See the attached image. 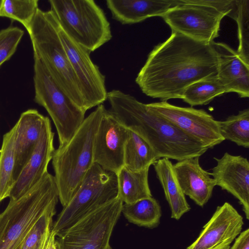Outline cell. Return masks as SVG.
I'll return each mask as SVG.
<instances>
[{"instance_id": "9a60e30c", "label": "cell", "mask_w": 249, "mask_h": 249, "mask_svg": "<svg viewBox=\"0 0 249 249\" xmlns=\"http://www.w3.org/2000/svg\"><path fill=\"white\" fill-rule=\"evenodd\" d=\"M216 165L210 173L216 185L239 201L247 219H249V162L241 156L228 152L220 159L213 158Z\"/></svg>"}, {"instance_id": "cb8c5ba5", "label": "cell", "mask_w": 249, "mask_h": 249, "mask_svg": "<svg viewBox=\"0 0 249 249\" xmlns=\"http://www.w3.org/2000/svg\"><path fill=\"white\" fill-rule=\"evenodd\" d=\"M16 131L15 125L3 136L0 150V202L9 197L14 185Z\"/></svg>"}, {"instance_id": "4dcf8cb0", "label": "cell", "mask_w": 249, "mask_h": 249, "mask_svg": "<svg viewBox=\"0 0 249 249\" xmlns=\"http://www.w3.org/2000/svg\"><path fill=\"white\" fill-rule=\"evenodd\" d=\"M24 32L16 26H9L0 31V67L16 52Z\"/></svg>"}, {"instance_id": "7c38bea8", "label": "cell", "mask_w": 249, "mask_h": 249, "mask_svg": "<svg viewBox=\"0 0 249 249\" xmlns=\"http://www.w3.org/2000/svg\"><path fill=\"white\" fill-rule=\"evenodd\" d=\"M58 32L79 82L86 110L102 104L107 98L105 76L91 60L90 52L71 39L59 25Z\"/></svg>"}, {"instance_id": "8fae6325", "label": "cell", "mask_w": 249, "mask_h": 249, "mask_svg": "<svg viewBox=\"0 0 249 249\" xmlns=\"http://www.w3.org/2000/svg\"><path fill=\"white\" fill-rule=\"evenodd\" d=\"M146 106L151 112L170 121L209 149L225 140L220 132L218 121L204 109L178 107L167 101L146 104Z\"/></svg>"}, {"instance_id": "83f0119b", "label": "cell", "mask_w": 249, "mask_h": 249, "mask_svg": "<svg viewBox=\"0 0 249 249\" xmlns=\"http://www.w3.org/2000/svg\"><path fill=\"white\" fill-rule=\"evenodd\" d=\"M58 201L51 204L37 219L19 249H44L52 227Z\"/></svg>"}, {"instance_id": "44dd1931", "label": "cell", "mask_w": 249, "mask_h": 249, "mask_svg": "<svg viewBox=\"0 0 249 249\" xmlns=\"http://www.w3.org/2000/svg\"><path fill=\"white\" fill-rule=\"evenodd\" d=\"M171 210V217L179 220L191 210L177 179L173 164L168 159H158L153 164Z\"/></svg>"}, {"instance_id": "5b68a950", "label": "cell", "mask_w": 249, "mask_h": 249, "mask_svg": "<svg viewBox=\"0 0 249 249\" xmlns=\"http://www.w3.org/2000/svg\"><path fill=\"white\" fill-rule=\"evenodd\" d=\"M58 199L54 176L48 172L22 196L10 200L0 213V249H19L37 219Z\"/></svg>"}, {"instance_id": "ba28073f", "label": "cell", "mask_w": 249, "mask_h": 249, "mask_svg": "<svg viewBox=\"0 0 249 249\" xmlns=\"http://www.w3.org/2000/svg\"><path fill=\"white\" fill-rule=\"evenodd\" d=\"M34 101L51 117L58 134V147H62L83 123L86 112L61 89L42 61L34 55Z\"/></svg>"}, {"instance_id": "603a6c76", "label": "cell", "mask_w": 249, "mask_h": 249, "mask_svg": "<svg viewBox=\"0 0 249 249\" xmlns=\"http://www.w3.org/2000/svg\"><path fill=\"white\" fill-rule=\"evenodd\" d=\"M158 160L157 155L148 143L128 130L124 148V166L130 170L138 171L150 167Z\"/></svg>"}, {"instance_id": "d6a6232c", "label": "cell", "mask_w": 249, "mask_h": 249, "mask_svg": "<svg viewBox=\"0 0 249 249\" xmlns=\"http://www.w3.org/2000/svg\"><path fill=\"white\" fill-rule=\"evenodd\" d=\"M44 249H57L56 243V236L51 231Z\"/></svg>"}, {"instance_id": "277c9868", "label": "cell", "mask_w": 249, "mask_h": 249, "mask_svg": "<svg viewBox=\"0 0 249 249\" xmlns=\"http://www.w3.org/2000/svg\"><path fill=\"white\" fill-rule=\"evenodd\" d=\"M58 28L50 10L38 9L27 31L34 55L42 61L61 89L86 112L79 84L60 39Z\"/></svg>"}, {"instance_id": "f546056e", "label": "cell", "mask_w": 249, "mask_h": 249, "mask_svg": "<svg viewBox=\"0 0 249 249\" xmlns=\"http://www.w3.org/2000/svg\"><path fill=\"white\" fill-rule=\"evenodd\" d=\"M229 17L237 25L239 45L236 51L249 64V0H235L234 8Z\"/></svg>"}, {"instance_id": "7402d4cb", "label": "cell", "mask_w": 249, "mask_h": 249, "mask_svg": "<svg viewBox=\"0 0 249 249\" xmlns=\"http://www.w3.org/2000/svg\"><path fill=\"white\" fill-rule=\"evenodd\" d=\"M149 167L134 171L124 166L116 174L117 196L123 203L131 204L152 196L148 183Z\"/></svg>"}, {"instance_id": "8992f818", "label": "cell", "mask_w": 249, "mask_h": 249, "mask_svg": "<svg viewBox=\"0 0 249 249\" xmlns=\"http://www.w3.org/2000/svg\"><path fill=\"white\" fill-rule=\"evenodd\" d=\"M50 11L60 28L90 53L112 38L110 23L93 0H50Z\"/></svg>"}, {"instance_id": "484cf974", "label": "cell", "mask_w": 249, "mask_h": 249, "mask_svg": "<svg viewBox=\"0 0 249 249\" xmlns=\"http://www.w3.org/2000/svg\"><path fill=\"white\" fill-rule=\"evenodd\" d=\"M225 93H227V90L217 75L190 85L184 89L181 99L193 107L207 105L216 96Z\"/></svg>"}, {"instance_id": "4316f807", "label": "cell", "mask_w": 249, "mask_h": 249, "mask_svg": "<svg viewBox=\"0 0 249 249\" xmlns=\"http://www.w3.org/2000/svg\"><path fill=\"white\" fill-rule=\"evenodd\" d=\"M220 134L224 140L240 146L249 147V109L239 111L225 121H218Z\"/></svg>"}, {"instance_id": "ac0fdd59", "label": "cell", "mask_w": 249, "mask_h": 249, "mask_svg": "<svg viewBox=\"0 0 249 249\" xmlns=\"http://www.w3.org/2000/svg\"><path fill=\"white\" fill-rule=\"evenodd\" d=\"M173 167L184 194L203 207L212 197L216 185L210 173L201 167L199 157L177 161Z\"/></svg>"}, {"instance_id": "52a82bcc", "label": "cell", "mask_w": 249, "mask_h": 249, "mask_svg": "<svg viewBox=\"0 0 249 249\" xmlns=\"http://www.w3.org/2000/svg\"><path fill=\"white\" fill-rule=\"evenodd\" d=\"M235 0H181L161 17L172 31L211 43L219 36L220 23L229 16Z\"/></svg>"}, {"instance_id": "3957f363", "label": "cell", "mask_w": 249, "mask_h": 249, "mask_svg": "<svg viewBox=\"0 0 249 249\" xmlns=\"http://www.w3.org/2000/svg\"><path fill=\"white\" fill-rule=\"evenodd\" d=\"M105 107L101 104L86 117L69 142L52 157L59 199L64 207L94 163V144Z\"/></svg>"}, {"instance_id": "2e32d148", "label": "cell", "mask_w": 249, "mask_h": 249, "mask_svg": "<svg viewBox=\"0 0 249 249\" xmlns=\"http://www.w3.org/2000/svg\"><path fill=\"white\" fill-rule=\"evenodd\" d=\"M54 136L48 117L37 144L15 182L9 196L10 200L22 196L48 172V166L55 150Z\"/></svg>"}, {"instance_id": "5bb4252c", "label": "cell", "mask_w": 249, "mask_h": 249, "mask_svg": "<svg viewBox=\"0 0 249 249\" xmlns=\"http://www.w3.org/2000/svg\"><path fill=\"white\" fill-rule=\"evenodd\" d=\"M243 225L242 216L226 202L217 207L197 238L186 249H230Z\"/></svg>"}, {"instance_id": "7a4b0ae2", "label": "cell", "mask_w": 249, "mask_h": 249, "mask_svg": "<svg viewBox=\"0 0 249 249\" xmlns=\"http://www.w3.org/2000/svg\"><path fill=\"white\" fill-rule=\"evenodd\" d=\"M108 109L124 126L142 138L158 159L179 161L200 157L209 148L165 118L149 110L146 104L118 89L107 92Z\"/></svg>"}, {"instance_id": "e0dca14e", "label": "cell", "mask_w": 249, "mask_h": 249, "mask_svg": "<svg viewBox=\"0 0 249 249\" xmlns=\"http://www.w3.org/2000/svg\"><path fill=\"white\" fill-rule=\"evenodd\" d=\"M217 56V77L227 90L249 97V64L228 44L213 41Z\"/></svg>"}, {"instance_id": "ffe728a7", "label": "cell", "mask_w": 249, "mask_h": 249, "mask_svg": "<svg viewBox=\"0 0 249 249\" xmlns=\"http://www.w3.org/2000/svg\"><path fill=\"white\" fill-rule=\"evenodd\" d=\"M181 0H107L112 18L122 24L140 22L153 17H162Z\"/></svg>"}, {"instance_id": "f1b7e54d", "label": "cell", "mask_w": 249, "mask_h": 249, "mask_svg": "<svg viewBox=\"0 0 249 249\" xmlns=\"http://www.w3.org/2000/svg\"><path fill=\"white\" fill-rule=\"evenodd\" d=\"M38 3L37 0H1L0 17L17 20L28 31L39 9Z\"/></svg>"}, {"instance_id": "30bf717a", "label": "cell", "mask_w": 249, "mask_h": 249, "mask_svg": "<svg viewBox=\"0 0 249 249\" xmlns=\"http://www.w3.org/2000/svg\"><path fill=\"white\" fill-rule=\"evenodd\" d=\"M123 205L116 197L92 211L57 236V249H106Z\"/></svg>"}, {"instance_id": "d4e9b609", "label": "cell", "mask_w": 249, "mask_h": 249, "mask_svg": "<svg viewBox=\"0 0 249 249\" xmlns=\"http://www.w3.org/2000/svg\"><path fill=\"white\" fill-rule=\"evenodd\" d=\"M122 213L129 222L150 229L159 225L161 216L160 206L152 196L131 204L123 203Z\"/></svg>"}, {"instance_id": "d6986e66", "label": "cell", "mask_w": 249, "mask_h": 249, "mask_svg": "<svg viewBox=\"0 0 249 249\" xmlns=\"http://www.w3.org/2000/svg\"><path fill=\"white\" fill-rule=\"evenodd\" d=\"M48 117L36 109L22 112L16 126V161L13 175L14 183L37 144Z\"/></svg>"}, {"instance_id": "4fadbf2b", "label": "cell", "mask_w": 249, "mask_h": 249, "mask_svg": "<svg viewBox=\"0 0 249 249\" xmlns=\"http://www.w3.org/2000/svg\"><path fill=\"white\" fill-rule=\"evenodd\" d=\"M128 132L105 108L94 140V163L116 174L124 166V148Z\"/></svg>"}, {"instance_id": "1f68e13d", "label": "cell", "mask_w": 249, "mask_h": 249, "mask_svg": "<svg viewBox=\"0 0 249 249\" xmlns=\"http://www.w3.org/2000/svg\"><path fill=\"white\" fill-rule=\"evenodd\" d=\"M230 249H249V229L241 231Z\"/></svg>"}, {"instance_id": "6da1fadb", "label": "cell", "mask_w": 249, "mask_h": 249, "mask_svg": "<svg viewBox=\"0 0 249 249\" xmlns=\"http://www.w3.org/2000/svg\"><path fill=\"white\" fill-rule=\"evenodd\" d=\"M217 75V56L211 43L172 33L149 53L135 82L142 91L161 101L181 99L191 84Z\"/></svg>"}, {"instance_id": "836d02e7", "label": "cell", "mask_w": 249, "mask_h": 249, "mask_svg": "<svg viewBox=\"0 0 249 249\" xmlns=\"http://www.w3.org/2000/svg\"><path fill=\"white\" fill-rule=\"evenodd\" d=\"M106 249H112L111 248V247H110V246L109 245V246H108L106 248Z\"/></svg>"}, {"instance_id": "9c48e42d", "label": "cell", "mask_w": 249, "mask_h": 249, "mask_svg": "<svg viewBox=\"0 0 249 249\" xmlns=\"http://www.w3.org/2000/svg\"><path fill=\"white\" fill-rule=\"evenodd\" d=\"M116 174L94 163L77 191L58 214L51 231L56 236L86 214L117 196Z\"/></svg>"}]
</instances>
